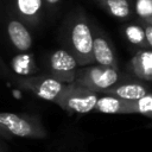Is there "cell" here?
<instances>
[{
  "label": "cell",
  "mask_w": 152,
  "mask_h": 152,
  "mask_svg": "<svg viewBox=\"0 0 152 152\" xmlns=\"http://www.w3.org/2000/svg\"><path fill=\"white\" fill-rule=\"evenodd\" d=\"M59 42L74 56L78 66L93 64L91 18L82 8H75L65 17L59 28Z\"/></svg>",
  "instance_id": "1"
},
{
  "label": "cell",
  "mask_w": 152,
  "mask_h": 152,
  "mask_svg": "<svg viewBox=\"0 0 152 152\" xmlns=\"http://www.w3.org/2000/svg\"><path fill=\"white\" fill-rule=\"evenodd\" d=\"M48 131L38 114L0 112L1 139H44Z\"/></svg>",
  "instance_id": "2"
},
{
  "label": "cell",
  "mask_w": 152,
  "mask_h": 152,
  "mask_svg": "<svg viewBox=\"0 0 152 152\" xmlns=\"http://www.w3.org/2000/svg\"><path fill=\"white\" fill-rule=\"evenodd\" d=\"M126 76L127 75L121 74L119 69L90 64L77 69L76 77L72 83L88 90L103 94L107 89L122 81Z\"/></svg>",
  "instance_id": "3"
},
{
  "label": "cell",
  "mask_w": 152,
  "mask_h": 152,
  "mask_svg": "<svg viewBox=\"0 0 152 152\" xmlns=\"http://www.w3.org/2000/svg\"><path fill=\"white\" fill-rule=\"evenodd\" d=\"M99 96V93L70 83L64 87L55 103L69 114H88L94 112Z\"/></svg>",
  "instance_id": "4"
},
{
  "label": "cell",
  "mask_w": 152,
  "mask_h": 152,
  "mask_svg": "<svg viewBox=\"0 0 152 152\" xmlns=\"http://www.w3.org/2000/svg\"><path fill=\"white\" fill-rule=\"evenodd\" d=\"M78 68L74 56L63 48L50 51L44 59V74L65 86L75 81Z\"/></svg>",
  "instance_id": "5"
},
{
  "label": "cell",
  "mask_w": 152,
  "mask_h": 152,
  "mask_svg": "<svg viewBox=\"0 0 152 152\" xmlns=\"http://www.w3.org/2000/svg\"><path fill=\"white\" fill-rule=\"evenodd\" d=\"M13 82L20 89L33 94L38 99H42L44 101H50L53 103L65 87V84L53 80L46 74L14 77Z\"/></svg>",
  "instance_id": "6"
},
{
  "label": "cell",
  "mask_w": 152,
  "mask_h": 152,
  "mask_svg": "<svg viewBox=\"0 0 152 152\" xmlns=\"http://www.w3.org/2000/svg\"><path fill=\"white\" fill-rule=\"evenodd\" d=\"M91 31H93V64L119 69V59L114 43L106 33V31L91 19Z\"/></svg>",
  "instance_id": "7"
},
{
  "label": "cell",
  "mask_w": 152,
  "mask_h": 152,
  "mask_svg": "<svg viewBox=\"0 0 152 152\" xmlns=\"http://www.w3.org/2000/svg\"><path fill=\"white\" fill-rule=\"evenodd\" d=\"M5 31L14 50L18 52H28L31 50L33 44L31 31L12 12L5 18Z\"/></svg>",
  "instance_id": "8"
},
{
  "label": "cell",
  "mask_w": 152,
  "mask_h": 152,
  "mask_svg": "<svg viewBox=\"0 0 152 152\" xmlns=\"http://www.w3.org/2000/svg\"><path fill=\"white\" fill-rule=\"evenodd\" d=\"M125 40L137 50L152 49V23L128 20L121 28Z\"/></svg>",
  "instance_id": "9"
},
{
  "label": "cell",
  "mask_w": 152,
  "mask_h": 152,
  "mask_svg": "<svg viewBox=\"0 0 152 152\" xmlns=\"http://www.w3.org/2000/svg\"><path fill=\"white\" fill-rule=\"evenodd\" d=\"M103 94L125 101H134L147 94H151V86L150 83H145L134 78L133 76L127 75L122 81L107 89Z\"/></svg>",
  "instance_id": "10"
},
{
  "label": "cell",
  "mask_w": 152,
  "mask_h": 152,
  "mask_svg": "<svg viewBox=\"0 0 152 152\" xmlns=\"http://www.w3.org/2000/svg\"><path fill=\"white\" fill-rule=\"evenodd\" d=\"M11 12L28 27H37L45 13L43 0H11Z\"/></svg>",
  "instance_id": "11"
},
{
  "label": "cell",
  "mask_w": 152,
  "mask_h": 152,
  "mask_svg": "<svg viewBox=\"0 0 152 152\" xmlns=\"http://www.w3.org/2000/svg\"><path fill=\"white\" fill-rule=\"evenodd\" d=\"M129 71L132 76L145 83L152 81V50L139 49L129 61Z\"/></svg>",
  "instance_id": "12"
},
{
  "label": "cell",
  "mask_w": 152,
  "mask_h": 152,
  "mask_svg": "<svg viewBox=\"0 0 152 152\" xmlns=\"http://www.w3.org/2000/svg\"><path fill=\"white\" fill-rule=\"evenodd\" d=\"M94 112L103 114H132L131 101H125L114 96L100 94Z\"/></svg>",
  "instance_id": "13"
},
{
  "label": "cell",
  "mask_w": 152,
  "mask_h": 152,
  "mask_svg": "<svg viewBox=\"0 0 152 152\" xmlns=\"http://www.w3.org/2000/svg\"><path fill=\"white\" fill-rule=\"evenodd\" d=\"M102 10H104L109 15L121 21L132 20L133 8L132 0H96Z\"/></svg>",
  "instance_id": "14"
},
{
  "label": "cell",
  "mask_w": 152,
  "mask_h": 152,
  "mask_svg": "<svg viewBox=\"0 0 152 152\" xmlns=\"http://www.w3.org/2000/svg\"><path fill=\"white\" fill-rule=\"evenodd\" d=\"M12 72L20 74L19 77L36 75L39 71V68L36 65L33 56L31 52H19L12 61Z\"/></svg>",
  "instance_id": "15"
},
{
  "label": "cell",
  "mask_w": 152,
  "mask_h": 152,
  "mask_svg": "<svg viewBox=\"0 0 152 152\" xmlns=\"http://www.w3.org/2000/svg\"><path fill=\"white\" fill-rule=\"evenodd\" d=\"M133 17L142 23H152V0H132Z\"/></svg>",
  "instance_id": "16"
},
{
  "label": "cell",
  "mask_w": 152,
  "mask_h": 152,
  "mask_svg": "<svg viewBox=\"0 0 152 152\" xmlns=\"http://www.w3.org/2000/svg\"><path fill=\"white\" fill-rule=\"evenodd\" d=\"M132 114H141L148 119L152 118V94H147L138 100L131 101Z\"/></svg>",
  "instance_id": "17"
},
{
  "label": "cell",
  "mask_w": 152,
  "mask_h": 152,
  "mask_svg": "<svg viewBox=\"0 0 152 152\" xmlns=\"http://www.w3.org/2000/svg\"><path fill=\"white\" fill-rule=\"evenodd\" d=\"M62 0H43V5H44V11L48 13H52V12H56L58 6L61 5Z\"/></svg>",
  "instance_id": "18"
},
{
  "label": "cell",
  "mask_w": 152,
  "mask_h": 152,
  "mask_svg": "<svg viewBox=\"0 0 152 152\" xmlns=\"http://www.w3.org/2000/svg\"><path fill=\"white\" fill-rule=\"evenodd\" d=\"M0 77H2V78H10V80H13L14 78L11 68H8L6 65V63L1 59V57H0Z\"/></svg>",
  "instance_id": "19"
},
{
  "label": "cell",
  "mask_w": 152,
  "mask_h": 152,
  "mask_svg": "<svg viewBox=\"0 0 152 152\" xmlns=\"http://www.w3.org/2000/svg\"><path fill=\"white\" fill-rule=\"evenodd\" d=\"M0 152H10L8 151V146L2 141L1 138H0Z\"/></svg>",
  "instance_id": "20"
}]
</instances>
